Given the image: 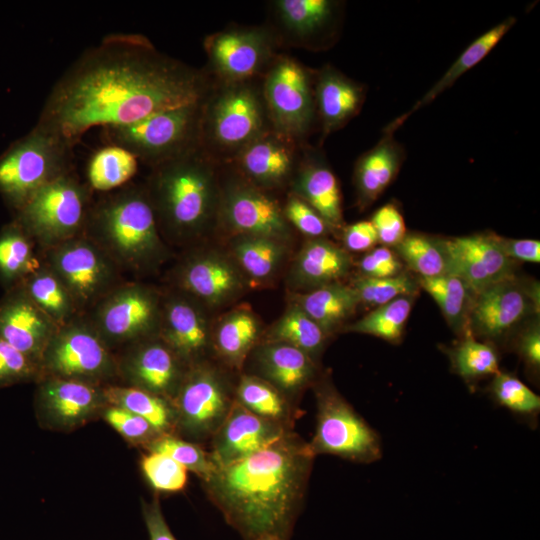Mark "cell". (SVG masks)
Instances as JSON below:
<instances>
[{
  "mask_svg": "<svg viewBox=\"0 0 540 540\" xmlns=\"http://www.w3.org/2000/svg\"><path fill=\"white\" fill-rule=\"evenodd\" d=\"M213 82L208 72L163 54L144 35L109 34L55 82L36 126L74 147L91 128L127 125L200 102Z\"/></svg>",
  "mask_w": 540,
  "mask_h": 540,
  "instance_id": "cell-1",
  "label": "cell"
},
{
  "mask_svg": "<svg viewBox=\"0 0 540 540\" xmlns=\"http://www.w3.org/2000/svg\"><path fill=\"white\" fill-rule=\"evenodd\" d=\"M309 444L284 435L205 480L227 522L245 540H287L302 503L314 457Z\"/></svg>",
  "mask_w": 540,
  "mask_h": 540,
  "instance_id": "cell-2",
  "label": "cell"
},
{
  "mask_svg": "<svg viewBox=\"0 0 540 540\" xmlns=\"http://www.w3.org/2000/svg\"><path fill=\"white\" fill-rule=\"evenodd\" d=\"M220 165L198 146L151 168L145 189L159 228L184 240L218 223Z\"/></svg>",
  "mask_w": 540,
  "mask_h": 540,
  "instance_id": "cell-3",
  "label": "cell"
},
{
  "mask_svg": "<svg viewBox=\"0 0 540 540\" xmlns=\"http://www.w3.org/2000/svg\"><path fill=\"white\" fill-rule=\"evenodd\" d=\"M83 234L123 269L148 268L165 254L145 186H123L92 203Z\"/></svg>",
  "mask_w": 540,
  "mask_h": 540,
  "instance_id": "cell-4",
  "label": "cell"
},
{
  "mask_svg": "<svg viewBox=\"0 0 540 540\" xmlns=\"http://www.w3.org/2000/svg\"><path fill=\"white\" fill-rule=\"evenodd\" d=\"M273 129L265 105L262 80H214L201 104L200 147L221 164Z\"/></svg>",
  "mask_w": 540,
  "mask_h": 540,
  "instance_id": "cell-5",
  "label": "cell"
},
{
  "mask_svg": "<svg viewBox=\"0 0 540 540\" xmlns=\"http://www.w3.org/2000/svg\"><path fill=\"white\" fill-rule=\"evenodd\" d=\"M72 149L35 125L0 156V193L20 209L44 185L72 171Z\"/></svg>",
  "mask_w": 540,
  "mask_h": 540,
  "instance_id": "cell-6",
  "label": "cell"
},
{
  "mask_svg": "<svg viewBox=\"0 0 540 540\" xmlns=\"http://www.w3.org/2000/svg\"><path fill=\"white\" fill-rule=\"evenodd\" d=\"M202 100L127 125L103 128V137L108 144L125 148L153 168L200 146Z\"/></svg>",
  "mask_w": 540,
  "mask_h": 540,
  "instance_id": "cell-7",
  "label": "cell"
},
{
  "mask_svg": "<svg viewBox=\"0 0 540 540\" xmlns=\"http://www.w3.org/2000/svg\"><path fill=\"white\" fill-rule=\"evenodd\" d=\"M91 189L72 171L40 188L20 209L17 222L49 248L84 233Z\"/></svg>",
  "mask_w": 540,
  "mask_h": 540,
  "instance_id": "cell-8",
  "label": "cell"
},
{
  "mask_svg": "<svg viewBox=\"0 0 540 540\" xmlns=\"http://www.w3.org/2000/svg\"><path fill=\"white\" fill-rule=\"evenodd\" d=\"M317 426L309 444L313 453L336 455L358 463L382 457L379 434L330 384L317 389Z\"/></svg>",
  "mask_w": 540,
  "mask_h": 540,
  "instance_id": "cell-9",
  "label": "cell"
},
{
  "mask_svg": "<svg viewBox=\"0 0 540 540\" xmlns=\"http://www.w3.org/2000/svg\"><path fill=\"white\" fill-rule=\"evenodd\" d=\"M262 92L273 130L303 143L315 118L314 76L288 56H276L262 76Z\"/></svg>",
  "mask_w": 540,
  "mask_h": 540,
  "instance_id": "cell-10",
  "label": "cell"
},
{
  "mask_svg": "<svg viewBox=\"0 0 540 540\" xmlns=\"http://www.w3.org/2000/svg\"><path fill=\"white\" fill-rule=\"evenodd\" d=\"M46 266L67 288L77 309L94 307L119 286V267L84 234L50 247Z\"/></svg>",
  "mask_w": 540,
  "mask_h": 540,
  "instance_id": "cell-11",
  "label": "cell"
},
{
  "mask_svg": "<svg viewBox=\"0 0 540 540\" xmlns=\"http://www.w3.org/2000/svg\"><path fill=\"white\" fill-rule=\"evenodd\" d=\"M41 368L49 376L96 384L114 375L117 365L93 326L72 320L59 327L48 342Z\"/></svg>",
  "mask_w": 540,
  "mask_h": 540,
  "instance_id": "cell-12",
  "label": "cell"
},
{
  "mask_svg": "<svg viewBox=\"0 0 540 540\" xmlns=\"http://www.w3.org/2000/svg\"><path fill=\"white\" fill-rule=\"evenodd\" d=\"M539 296L538 282L516 275L490 285L475 294L466 330L491 344L504 339L517 325L538 315Z\"/></svg>",
  "mask_w": 540,
  "mask_h": 540,
  "instance_id": "cell-13",
  "label": "cell"
},
{
  "mask_svg": "<svg viewBox=\"0 0 540 540\" xmlns=\"http://www.w3.org/2000/svg\"><path fill=\"white\" fill-rule=\"evenodd\" d=\"M230 172L221 179L218 223L235 235L262 236L286 243L291 225L283 208L263 189L233 169Z\"/></svg>",
  "mask_w": 540,
  "mask_h": 540,
  "instance_id": "cell-14",
  "label": "cell"
},
{
  "mask_svg": "<svg viewBox=\"0 0 540 540\" xmlns=\"http://www.w3.org/2000/svg\"><path fill=\"white\" fill-rule=\"evenodd\" d=\"M275 33L263 27L229 28L204 41L210 75L219 82H241L262 77L275 57Z\"/></svg>",
  "mask_w": 540,
  "mask_h": 540,
  "instance_id": "cell-15",
  "label": "cell"
},
{
  "mask_svg": "<svg viewBox=\"0 0 540 540\" xmlns=\"http://www.w3.org/2000/svg\"><path fill=\"white\" fill-rule=\"evenodd\" d=\"M94 309L90 324L107 346L144 340L160 326L159 297L140 284L119 285Z\"/></svg>",
  "mask_w": 540,
  "mask_h": 540,
  "instance_id": "cell-16",
  "label": "cell"
},
{
  "mask_svg": "<svg viewBox=\"0 0 540 540\" xmlns=\"http://www.w3.org/2000/svg\"><path fill=\"white\" fill-rule=\"evenodd\" d=\"M446 273L461 278L474 294L515 275L516 262L498 246L495 234L442 238Z\"/></svg>",
  "mask_w": 540,
  "mask_h": 540,
  "instance_id": "cell-17",
  "label": "cell"
},
{
  "mask_svg": "<svg viewBox=\"0 0 540 540\" xmlns=\"http://www.w3.org/2000/svg\"><path fill=\"white\" fill-rule=\"evenodd\" d=\"M303 148V143L270 129L226 164L263 190L278 188L291 182Z\"/></svg>",
  "mask_w": 540,
  "mask_h": 540,
  "instance_id": "cell-18",
  "label": "cell"
},
{
  "mask_svg": "<svg viewBox=\"0 0 540 540\" xmlns=\"http://www.w3.org/2000/svg\"><path fill=\"white\" fill-rule=\"evenodd\" d=\"M106 404L104 388L94 383L54 376L42 380L36 393L39 419L58 430L81 426Z\"/></svg>",
  "mask_w": 540,
  "mask_h": 540,
  "instance_id": "cell-19",
  "label": "cell"
},
{
  "mask_svg": "<svg viewBox=\"0 0 540 540\" xmlns=\"http://www.w3.org/2000/svg\"><path fill=\"white\" fill-rule=\"evenodd\" d=\"M177 389L176 412L187 432L205 435L219 428L230 406L224 386L214 371L195 369Z\"/></svg>",
  "mask_w": 540,
  "mask_h": 540,
  "instance_id": "cell-20",
  "label": "cell"
},
{
  "mask_svg": "<svg viewBox=\"0 0 540 540\" xmlns=\"http://www.w3.org/2000/svg\"><path fill=\"white\" fill-rule=\"evenodd\" d=\"M285 434L277 421L260 417L235 402L217 429L209 456L216 468L221 467L249 456Z\"/></svg>",
  "mask_w": 540,
  "mask_h": 540,
  "instance_id": "cell-21",
  "label": "cell"
},
{
  "mask_svg": "<svg viewBox=\"0 0 540 540\" xmlns=\"http://www.w3.org/2000/svg\"><path fill=\"white\" fill-rule=\"evenodd\" d=\"M58 328L23 289L12 292L0 303V338L40 365Z\"/></svg>",
  "mask_w": 540,
  "mask_h": 540,
  "instance_id": "cell-22",
  "label": "cell"
},
{
  "mask_svg": "<svg viewBox=\"0 0 540 540\" xmlns=\"http://www.w3.org/2000/svg\"><path fill=\"white\" fill-rule=\"evenodd\" d=\"M182 288L208 306H219L235 298L243 288L238 267L216 252H203L186 260L180 270Z\"/></svg>",
  "mask_w": 540,
  "mask_h": 540,
  "instance_id": "cell-23",
  "label": "cell"
},
{
  "mask_svg": "<svg viewBox=\"0 0 540 540\" xmlns=\"http://www.w3.org/2000/svg\"><path fill=\"white\" fill-rule=\"evenodd\" d=\"M159 329L162 341L178 359L198 357L211 341L207 316L193 297H170L161 307Z\"/></svg>",
  "mask_w": 540,
  "mask_h": 540,
  "instance_id": "cell-24",
  "label": "cell"
},
{
  "mask_svg": "<svg viewBox=\"0 0 540 540\" xmlns=\"http://www.w3.org/2000/svg\"><path fill=\"white\" fill-rule=\"evenodd\" d=\"M292 194L314 208L331 229L342 225V199L338 179L324 157L304 147L291 180Z\"/></svg>",
  "mask_w": 540,
  "mask_h": 540,
  "instance_id": "cell-25",
  "label": "cell"
},
{
  "mask_svg": "<svg viewBox=\"0 0 540 540\" xmlns=\"http://www.w3.org/2000/svg\"><path fill=\"white\" fill-rule=\"evenodd\" d=\"M272 7L283 38L309 48L322 44L339 13L338 2L331 0H277Z\"/></svg>",
  "mask_w": 540,
  "mask_h": 540,
  "instance_id": "cell-26",
  "label": "cell"
},
{
  "mask_svg": "<svg viewBox=\"0 0 540 540\" xmlns=\"http://www.w3.org/2000/svg\"><path fill=\"white\" fill-rule=\"evenodd\" d=\"M314 99L323 141L359 113L365 90L359 83L327 65L314 75Z\"/></svg>",
  "mask_w": 540,
  "mask_h": 540,
  "instance_id": "cell-27",
  "label": "cell"
},
{
  "mask_svg": "<svg viewBox=\"0 0 540 540\" xmlns=\"http://www.w3.org/2000/svg\"><path fill=\"white\" fill-rule=\"evenodd\" d=\"M121 364L124 376L136 387L158 396L178 388V357L161 340H143Z\"/></svg>",
  "mask_w": 540,
  "mask_h": 540,
  "instance_id": "cell-28",
  "label": "cell"
},
{
  "mask_svg": "<svg viewBox=\"0 0 540 540\" xmlns=\"http://www.w3.org/2000/svg\"><path fill=\"white\" fill-rule=\"evenodd\" d=\"M405 159L403 147L393 133L385 132L379 142L362 154L354 168L357 205L367 208L387 189Z\"/></svg>",
  "mask_w": 540,
  "mask_h": 540,
  "instance_id": "cell-29",
  "label": "cell"
},
{
  "mask_svg": "<svg viewBox=\"0 0 540 540\" xmlns=\"http://www.w3.org/2000/svg\"><path fill=\"white\" fill-rule=\"evenodd\" d=\"M351 257L333 242L311 238L298 253L291 268L294 288L314 290L340 282L350 271Z\"/></svg>",
  "mask_w": 540,
  "mask_h": 540,
  "instance_id": "cell-30",
  "label": "cell"
},
{
  "mask_svg": "<svg viewBox=\"0 0 540 540\" xmlns=\"http://www.w3.org/2000/svg\"><path fill=\"white\" fill-rule=\"evenodd\" d=\"M515 22V17H508L475 39L425 95L409 111L392 121L384 131L394 133L413 113L434 101L437 96L450 88L462 74L473 68L489 54Z\"/></svg>",
  "mask_w": 540,
  "mask_h": 540,
  "instance_id": "cell-31",
  "label": "cell"
},
{
  "mask_svg": "<svg viewBox=\"0 0 540 540\" xmlns=\"http://www.w3.org/2000/svg\"><path fill=\"white\" fill-rule=\"evenodd\" d=\"M258 361L264 375L283 390H298L315 374L312 357L284 343L268 342L261 346Z\"/></svg>",
  "mask_w": 540,
  "mask_h": 540,
  "instance_id": "cell-32",
  "label": "cell"
},
{
  "mask_svg": "<svg viewBox=\"0 0 540 540\" xmlns=\"http://www.w3.org/2000/svg\"><path fill=\"white\" fill-rule=\"evenodd\" d=\"M359 303L353 287L338 282L298 295L294 304L328 335L355 312Z\"/></svg>",
  "mask_w": 540,
  "mask_h": 540,
  "instance_id": "cell-33",
  "label": "cell"
},
{
  "mask_svg": "<svg viewBox=\"0 0 540 540\" xmlns=\"http://www.w3.org/2000/svg\"><path fill=\"white\" fill-rule=\"evenodd\" d=\"M22 289L58 327L74 320L78 309L71 295L47 266L38 267L29 274Z\"/></svg>",
  "mask_w": 540,
  "mask_h": 540,
  "instance_id": "cell-34",
  "label": "cell"
},
{
  "mask_svg": "<svg viewBox=\"0 0 540 540\" xmlns=\"http://www.w3.org/2000/svg\"><path fill=\"white\" fill-rule=\"evenodd\" d=\"M417 282L435 300L454 332L462 335L475 296L469 286L461 278L448 273L417 277Z\"/></svg>",
  "mask_w": 540,
  "mask_h": 540,
  "instance_id": "cell-35",
  "label": "cell"
},
{
  "mask_svg": "<svg viewBox=\"0 0 540 540\" xmlns=\"http://www.w3.org/2000/svg\"><path fill=\"white\" fill-rule=\"evenodd\" d=\"M137 160L125 148L107 144L93 153L87 163V185L100 192L121 188L136 174Z\"/></svg>",
  "mask_w": 540,
  "mask_h": 540,
  "instance_id": "cell-36",
  "label": "cell"
},
{
  "mask_svg": "<svg viewBox=\"0 0 540 540\" xmlns=\"http://www.w3.org/2000/svg\"><path fill=\"white\" fill-rule=\"evenodd\" d=\"M447 354L453 372L470 385L500 371L496 347L478 340L468 330L463 332L456 345L447 349Z\"/></svg>",
  "mask_w": 540,
  "mask_h": 540,
  "instance_id": "cell-37",
  "label": "cell"
},
{
  "mask_svg": "<svg viewBox=\"0 0 540 540\" xmlns=\"http://www.w3.org/2000/svg\"><path fill=\"white\" fill-rule=\"evenodd\" d=\"M259 334V322L246 308L226 314L215 331V345L229 363L240 366Z\"/></svg>",
  "mask_w": 540,
  "mask_h": 540,
  "instance_id": "cell-38",
  "label": "cell"
},
{
  "mask_svg": "<svg viewBox=\"0 0 540 540\" xmlns=\"http://www.w3.org/2000/svg\"><path fill=\"white\" fill-rule=\"evenodd\" d=\"M231 244L239 267L260 281L275 273L285 253L284 242L262 236L235 235Z\"/></svg>",
  "mask_w": 540,
  "mask_h": 540,
  "instance_id": "cell-39",
  "label": "cell"
},
{
  "mask_svg": "<svg viewBox=\"0 0 540 540\" xmlns=\"http://www.w3.org/2000/svg\"><path fill=\"white\" fill-rule=\"evenodd\" d=\"M104 395L108 405L141 416L159 434H166L172 425L173 412L161 396L132 386H108L104 388Z\"/></svg>",
  "mask_w": 540,
  "mask_h": 540,
  "instance_id": "cell-40",
  "label": "cell"
},
{
  "mask_svg": "<svg viewBox=\"0 0 540 540\" xmlns=\"http://www.w3.org/2000/svg\"><path fill=\"white\" fill-rule=\"evenodd\" d=\"M326 336L318 324L295 304L273 324L268 334L269 342L296 347L311 357L322 350Z\"/></svg>",
  "mask_w": 540,
  "mask_h": 540,
  "instance_id": "cell-41",
  "label": "cell"
},
{
  "mask_svg": "<svg viewBox=\"0 0 540 540\" xmlns=\"http://www.w3.org/2000/svg\"><path fill=\"white\" fill-rule=\"evenodd\" d=\"M415 296H402L376 307L363 318L350 324L349 332L372 335L390 343L400 341L409 318Z\"/></svg>",
  "mask_w": 540,
  "mask_h": 540,
  "instance_id": "cell-42",
  "label": "cell"
},
{
  "mask_svg": "<svg viewBox=\"0 0 540 540\" xmlns=\"http://www.w3.org/2000/svg\"><path fill=\"white\" fill-rule=\"evenodd\" d=\"M31 237L17 221L0 232V277L4 282L25 279L38 268Z\"/></svg>",
  "mask_w": 540,
  "mask_h": 540,
  "instance_id": "cell-43",
  "label": "cell"
},
{
  "mask_svg": "<svg viewBox=\"0 0 540 540\" xmlns=\"http://www.w3.org/2000/svg\"><path fill=\"white\" fill-rule=\"evenodd\" d=\"M494 402L535 427L540 413V397L515 375L499 371L488 387Z\"/></svg>",
  "mask_w": 540,
  "mask_h": 540,
  "instance_id": "cell-44",
  "label": "cell"
},
{
  "mask_svg": "<svg viewBox=\"0 0 540 540\" xmlns=\"http://www.w3.org/2000/svg\"><path fill=\"white\" fill-rule=\"evenodd\" d=\"M442 238L408 233L394 247L395 253L418 277H434L446 273Z\"/></svg>",
  "mask_w": 540,
  "mask_h": 540,
  "instance_id": "cell-45",
  "label": "cell"
},
{
  "mask_svg": "<svg viewBox=\"0 0 540 540\" xmlns=\"http://www.w3.org/2000/svg\"><path fill=\"white\" fill-rule=\"evenodd\" d=\"M360 303L381 306L402 296H416L419 291L417 278L406 273L382 278L362 276L352 285Z\"/></svg>",
  "mask_w": 540,
  "mask_h": 540,
  "instance_id": "cell-46",
  "label": "cell"
},
{
  "mask_svg": "<svg viewBox=\"0 0 540 540\" xmlns=\"http://www.w3.org/2000/svg\"><path fill=\"white\" fill-rule=\"evenodd\" d=\"M145 446L149 452L169 456L187 470L199 475L204 481L216 470L210 456L199 446L172 435L160 434Z\"/></svg>",
  "mask_w": 540,
  "mask_h": 540,
  "instance_id": "cell-47",
  "label": "cell"
},
{
  "mask_svg": "<svg viewBox=\"0 0 540 540\" xmlns=\"http://www.w3.org/2000/svg\"><path fill=\"white\" fill-rule=\"evenodd\" d=\"M237 394L239 403L260 417L278 422L285 416V404L279 393L257 377L244 376Z\"/></svg>",
  "mask_w": 540,
  "mask_h": 540,
  "instance_id": "cell-48",
  "label": "cell"
},
{
  "mask_svg": "<svg viewBox=\"0 0 540 540\" xmlns=\"http://www.w3.org/2000/svg\"><path fill=\"white\" fill-rule=\"evenodd\" d=\"M141 468L151 486L163 492L182 490L187 482V469L167 455L149 452L141 460Z\"/></svg>",
  "mask_w": 540,
  "mask_h": 540,
  "instance_id": "cell-49",
  "label": "cell"
},
{
  "mask_svg": "<svg viewBox=\"0 0 540 540\" xmlns=\"http://www.w3.org/2000/svg\"><path fill=\"white\" fill-rule=\"evenodd\" d=\"M41 373L39 363L0 338V387L30 381Z\"/></svg>",
  "mask_w": 540,
  "mask_h": 540,
  "instance_id": "cell-50",
  "label": "cell"
},
{
  "mask_svg": "<svg viewBox=\"0 0 540 540\" xmlns=\"http://www.w3.org/2000/svg\"><path fill=\"white\" fill-rule=\"evenodd\" d=\"M103 417L126 440L135 444L146 445L160 435L144 418L117 406L108 405L103 410Z\"/></svg>",
  "mask_w": 540,
  "mask_h": 540,
  "instance_id": "cell-51",
  "label": "cell"
},
{
  "mask_svg": "<svg viewBox=\"0 0 540 540\" xmlns=\"http://www.w3.org/2000/svg\"><path fill=\"white\" fill-rule=\"evenodd\" d=\"M283 212L290 225L292 224L310 238L324 237L331 230L328 223L314 208L292 193L287 199Z\"/></svg>",
  "mask_w": 540,
  "mask_h": 540,
  "instance_id": "cell-52",
  "label": "cell"
},
{
  "mask_svg": "<svg viewBox=\"0 0 540 540\" xmlns=\"http://www.w3.org/2000/svg\"><path fill=\"white\" fill-rule=\"evenodd\" d=\"M378 242L385 247H395L407 234L402 213L394 203H387L375 211L371 218Z\"/></svg>",
  "mask_w": 540,
  "mask_h": 540,
  "instance_id": "cell-53",
  "label": "cell"
},
{
  "mask_svg": "<svg viewBox=\"0 0 540 540\" xmlns=\"http://www.w3.org/2000/svg\"><path fill=\"white\" fill-rule=\"evenodd\" d=\"M513 349L523 361L528 374L539 376L540 370V324L538 315L528 321L517 335Z\"/></svg>",
  "mask_w": 540,
  "mask_h": 540,
  "instance_id": "cell-54",
  "label": "cell"
},
{
  "mask_svg": "<svg viewBox=\"0 0 540 540\" xmlns=\"http://www.w3.org/2000/svg\"><path fill=\"white\" fill-rule=\"evenodd\" d=\"M363 276L371 278L391 277L402 272L397 254L388 247H378L366 253L359 262Z\"/></svg>",
  "mask_w": 540,
  "mask_h": 540,
  "instance_id": "cell-55",
  "label": "cell"
},
{
  "mask_svg": "<svg viewBox=\"0 0 540 540\" xmlns=\"http://www.w3.org/2000/svg\"><path fill=\"white\" fill-rule=\"evenodd\" d=\"M495 239L504 255L510 260L539 263L540 242L534 239H512L495 234Z\"/></svg>",
  "mask_w": 540,
  "mask_h": 540,
  "instance_id": "cell-56",
  "label": "cell"
},
{
  "mask_svg": "<svg viewBox=\"0 0 540 540\" xmlns=\"http://www.w3.org/2000/svg\"><path fill=\"white\" fill-rule=\"evenodd\" d=\"M343 242L348 250L362 252L371 249L378 237L371 221H359L344 229Z\"/></svg>",
  "mask_w": 540,
  "mask_h": 540,
  "instance_id": "cell-57",
  "label": "cell"
},
{
  "mask_svg": "<svg viewBox=\"0 0 540 540\" xmlns=\"http://www.w3.org/2000/svg\"><path fill=\"white\" fill-rule=\"evenodd\" d=\"M142 515L150 540H176L161 511L157 498L142 501Z\"/></svg>",
  "mask_w": 540,
  "mask_h": 540,
  "instance_id": "cell-58",
  "label": "cell"
},
{
  "mask_svg": "<svg viewBox=\"0 0 540 540\" xmlns=\"http://www.w3.org/2000/svg\"><path fill=\"white\" fill-rule=\"evenodd\" d=\"M258 540H280V539L275 538V537H263V538H260Z\"/></svg>",
  "mask_w": 540,
  "mask_h": 540,
  "instance_id": "cell-59",
  "label": "cell"
}]
</instances>
